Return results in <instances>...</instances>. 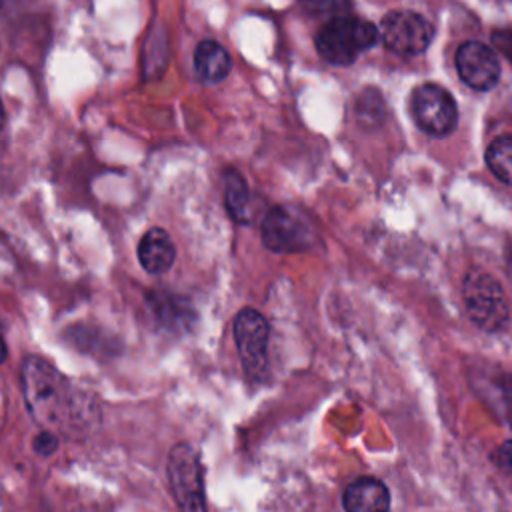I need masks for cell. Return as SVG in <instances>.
Here are the masks:
<instances>
[{
    "instance_id": "6da1fadb",
    "label": "cell",
    "mask_w": 512,
    "mask_h": 512,
    "mask_svg": "<svg viewBox=\"0 0 512 512\" xmlns=\"http://www.w3.org/2000/svg\"><path fill=\"white\" fill-rule=\"evenodd\" d=\"M22 394L34 420L46 426H64L84 414L86 400L50 362L28 356L20 372Z\"/></svg>"
},
{
    "instance_id": "7a4b0ae2",
    "label": "cell",
    "mask_w": 512,
    "mask_h": 512,
    "mask_svg": "<svg viewBox=\"0 0 512 512\" xmlns=\"http://www.w3.org/2000/svg\"><path fill=\"white\" fill-rule=\"evenodd\" d=\"M378 28L358 16H334L316 34L318 54L334 64L348 66L378 40Z\"/></svg>"
},
{
    "instance_id": "3957f363",
    "label": "cell",
    "mask_w": 512,
    "mask_h": 512,
    "mask_svg": "<svg viewBox=\"0 0 512 512\" xmlns=\"http://www.w3.org/2000/svg\"><path fill=\"white\" fill-rule=\"evenodd\" d=\"M466 312L482 330H500L508 320V306L500 282L482 270H470L462 284Z\"/></svg>"
},
{
    "instance_id": "277c9868",
    "label": "cell",
    "mask_w": 512,
    "mask_h": 512,
    "mask_svg": "<svg viewBox=\"0 0 512 512\" xmlns=\"http://www.w3.org/2000/svg\"><path fill=\"white\" fill-rule=\"evenodd\" d=\"M168 480L180 512H208L202 462L190 444L182 442L170 450Z\"/></svg>"
},
{
    "instance_id": "5b68a950",
    "label": "cell",
    "mask_w": 512,
    "mask_h": 512,
    "mask_svg": "<svg viewBox=\"0 0 512 512\" xmlns=\"http://www.w3.org/2000/svg\"><path fill=\"white\" fill-rule=\"evenodd\" d=\"M378 36L392 52L414 56L430 46L434 26L426 16L414 10H392L382 18Z\"/></svg>"
},
{
    "instance_id": "8992f818",
    "label": "cell",
    "mask_w": 512,
    "mask_h": 512,
    "mask_svg": "<svg viewBox=\"0 0 512 512\" xmlns=\"http://www.w3.org/2000/svg\"><path fill=\"white\" fill-rule=\"evenodd\" d=\"M410 110L420 130L430 136H446L456 128L458 108L450 92L438 84H422L412 92Z\"/></svg>"
},
{
    "instance_id": "52a82bcc",
    "label": "cell",
    "mask_w": 512,
    "mask_h": 512,
    "mask_svg": "<svg viewBox=\"0 0 512 512\" xmlns=\"http://www.w3.org/2000/svg\"><path fill=\"white\" fill-rule=\"evenodd\" d=\"M262 242L272 252L292 254L310 248L312 230L298 212L286 206H274L262 220Z\"/></svg>"
},
{
    "instance_id": "ba28073f",
    "label": "cell",
    "mask_w": 512,
    "mask_h": 512,
    "mask_svg": "<svg viewBox=\"0 0 512 512\" xmlns=\"http://www.w3.org/2000/svg\"><path fill=\"white\" fill-rule=\"evenodd\" d=\"M234 342L240 354V360L248 374H256L266 362V346L270 336V324L254 308H244L234 318Z\"/></svg>"
},
{
    "instance_id": "9c48e42d",
    "label": "cell",
    "mask_w": 512,
    "mask_h": 512,
    "mask_svg": "<svg viewBox=\"0 0 512 512\" xmlns=\"http://www.w3.org/2000/svg\"><path fill=\"white\" fill-rule=\"evenodd\" d=\"M454 64L462 82L474 90H490L500 80V60L496 52L484 42H462L456 50Z\"/></svg>"
},
{
    "instance_id": "30bf717a",
    "label": "cell",
    "mask_w": 512,
    "mask_h": 512,
    "mask_svg": "<svg viewBox=\"0 0 512 512\" xmlns=\"http://www.w3.org/2000/svg\"><path fill=\"white\" fill-rule=\"evenodd\" d=\"M342 506L346 512H390V492L382 480L362 476L344 488Z\"/></svg>"
},
{
    "instance_id": "8fae6325",
    "label": "cell",
    "mask_w": 512,
    "mask_h": 512,
    "mask_svg": "<svg viewBox=\"0 0 512 512\" xmlns=\"http://www.w3.org/2000/svg\"><path fill=\"white\" fill-rule=\"evenodd\" d=\"M138 260L148 274H164L176 260V248L170 234L162 228H150L138 242Z\"/></svg>"
},
{
    "instance_id": "7c38bea8",
    "label": "cell",
    "mask_w": 512,
    "mask_h": 512,
    "mask_svg": "<svg viewBox=\"0 0 512 512\" xmlns=\"http://www.w3.org/2000/svg\"><path fill=\"white\" fill-rule=\"evenodd\" d=\"M232 58L216 40H202L194 50V72L204 84H216L230 74Z\"/></svg>"
},
{
    "instance_id": "4fadbf2b",
    "label": "cell",
    "mask_w": 512,
    "mask_h": 512,
    "mask_svg": "<svg viewBox=\"0 0 512 512\" xmlns=\"http://www.w3.org/2000/svg\"><path fill=\"white\" fill-rule=\"evenodd\" d=\"M224 200L230 216L238 224H250L252 220L250 190L244 178L236 170H226L224 174Z\"/></svg>"
},
{
    "instance_id": "5bb4252c",
    "label": "cell",
    "mask_w": 512,
    "mask_h": 512,
    "mask_svg": "<svg viewBox=\"0 0 512 512\" xmlns=\"http://www.w3.org/2000/svg\"><path fill=\"white\" fill-rule=\"evenodd\" d=\"M486 164L500 182L512 186V134L498 136L490 142Z\"/></svg>"
},
{
    "instance_id": "9a60e30c",
    "label": "cell",
    "mask_w": 512,
    "mask_h": 512,
    "mask_svg": "<svg viewBox=\"0 0 512 512\" xmlns=\"http://www.w3.org/2000/svg\"><path fill=\"white\" fill-rule=\"evenodd\" d=\"M492 462L506 474H512V440L502 442L494 454H492Z\"/></svg>"
},
{
    "instance_id": "2e32d148",
    "label": "cell",
    "mask_w": 512,
    "mask_h": 512,
    "mask_svg": "<svg viewBox=\"0 0 512 512\" xmlns=\"http://www.w3.org/2000/svg\"><path fill=\"white\" fill-rule=\"evenodd\" d=\"M34 448H36L38 454L48 456V454H52L58 448V440H56V436L52 432H42V434L36 436Z\"/></svg>"
},
{
    "instance_id": "e0dca14e",
    "label": "cell",
    "mask_w": 512,
    "mask_h": 512,
    "mask_svg": "<svg viewBox=\"0 0 512 512\" xmlns=\"http://www.w3.org/2000/svg\"><path fill=\"white\" fill-rule=\"evenodd\" d=\"M6 356H8V348H6V342H4V338L0 336V364L6 360Z\"/></svg>"
},
{
    "instance_id": "ac0fdd59",
    "label": "cell",
    "mask_w": 512,
    "mask_h": 512,
    "mask_svg": "<svg viewBox=\"0 0 512 512\" xmlns=\"http://www.w3.org/2000/svg\"><path fill=\"white\" fill-rule=\"evenodd\" d=\"M4 122H6V112H4V104L0 100V130L4 128Z\"/></svg>"
}]
</instances>
